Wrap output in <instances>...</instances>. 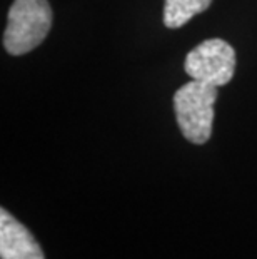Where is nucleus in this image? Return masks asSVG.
I'll return each instance as SVG.
<instances>
[{
    "label": "nucleus",
    "mask_w": 257,
    "mask_h": 259,
    "mask_svg": "<svg viewBox=\"0 0 257 259\" xmlns=\"http://www.w3.org/2000/svg\"><path fill=\"white\" fill-rule=\"evenodd\" d=\"M217 96V87L194 79L174 94L177 125L182 136L192 144L202 146L211 139Z\"/></svg>",
    "instance_id": "f257e3e1"
},
{
    "label": "nucleus",
    "mask_w": 257,
    "mask_h": 259,
    "mask_svg": "<svg viewBox=\"0 0 257 259\" xmlns=\"http://www.w3.org/2000/svg\"><path fill=\"white\" fill-rule=\"evenodd\" d=\"M52 27L47 0H14L4 32V49L10 56H24L40 46Z\"/></svg>",
    "instance_id": "f03ea898"
},
{
    "label": "nucleus",
    "mask_w": 257,
    "mask_h": 259,
    "mask_svg": "<svg viewBox=\"0 0 257 259\" xmlns=\"http://www.w3.org/2000/svg\"><path fill=\"white\" fill-rule=\"evenodd\" d=\"M184 70L190 79L222 87L236 72V51L222 38H207L187 54Z\"/></svg>",
    "instance_id": "7ed1b4c3"
},
{
    "label": "nucleus",
    "mask_w": 257,
    "mask_h": 259,
    "mask_svg": "<svg viewBox=\"0 0 257 259\" xmlns=\"http://www.w3.org/2000/svg\"><path fill=\"white\" fill-rule=\"evenodd\" d=\"M0 257L45 259L42 247L30 231L4 207L0 209Z\"/></svg>",
    "instance_id": "20e7f679"
},
{
    "label": "nucleus",
    "mask_w": 257,
    "mask_h": 259,
    "mask_svg": "<svg viewBox=\"0 0 257 259\" xmlns=\"http://www.w3.org/2000/svg\"><path fill=\"white\" fill-rule=\"evenodd\" d=\"M212 0H164V25L180 29L184 24L209 9Z\"/></svg>",
    "instance_id": "39448f33"
}]
</instances>
